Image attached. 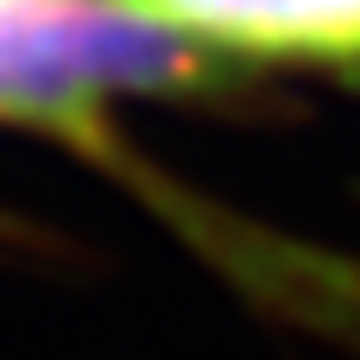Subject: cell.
Returning <instances> with one entry per match:
<instances>
[{
    "label": "cell",
    "mask_w": 360,
    "mask_h": 360,
    "mask_svg": "<svg viewBox=\"0 0 360 360\" xmlns=\"http://www.w3.org/2000/svg\"><path fill=\"white\" fill-rule=\"evenodd\" d=\"M209 63L165 25L108 0H0V114L95 146L108 95L190 89Z\"/></svg>",
    "instance_id": "6da1fadb"
},
{
    "label": "cell",
    "mask_w": 360,
    "mask_h": 360,
    "mask_svg": "<svg viewBox=\"0 0 360 360\" xmlns=\"http://www.w3.org/2000/svg\"><path fill=\"white\" fill-rule=\"evenodd\" d=\"M139 19L247 57L360 63V0H120Z\"/></svg>",
    "instance_id": "7a4b0ae2"
}]
</instances>
